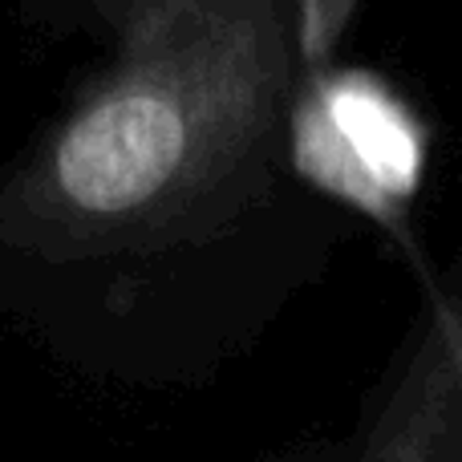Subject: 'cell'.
Wrapping results in <instances>:
<instances>
[{"mask_svg":"<svg viewBox=\"0 0 462 462\" xmlns=\"http://www.w3.org/2000/svg\"><path fill=\"white\" fill-rule=\"evenodd\" d=\"M183 118L154 94L110 97L65 134L57 179L86 211H130L146 203L183 159Z\"/></svg>","mask_w":462,"mask_h":462,"instance_id":"obj_1","label":"cell"},{"mask_svg":"<svg viewBox=\"0 0 462 462\" xmlns=\"http://www.w3.org/2000/svg\"><path fill=\"white\" fill-rule=\"evenodd\" d=\"M300 151L312 175L374 208L414 191L422 167L410 118L365 81H341L328 89L317 118H304Z\"/></svg>","mask_w":462,"mask_h":462,"instance_id":"obj_2","label":"cell"}]
</instances>
